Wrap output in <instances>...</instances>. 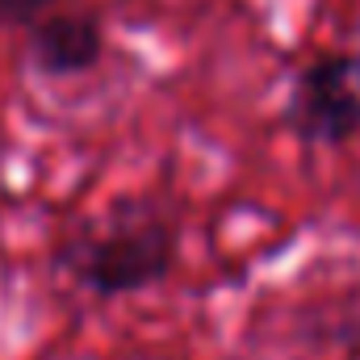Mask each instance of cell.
Segmentation results:
<instances>
[{"mask_svg": "<svg viewBox=\"0 0 360 360\" xmlns=\"http://www.w3.org/2000/svg\"><path fill=\"white\" fill-rule=\"evenodd\" d=\"M30 59L42 76H84L105 59V25L92 13H46L30 30Z\"/></svg>", "mask_w": 360, "mask_h": 360, "instance_id": "obj_3", "label": "cell"}, {"mask_svg": "<svg viewBox=\"0 0 360 360\" xmlns=\"http://www.w3.org/2000/svg\"><path fill=\"white\" fill-rule=\"evenodd\" d=\"M356 352H360V335H356Z\"/></svg>", "mask_w": 360, "mask_h": 360, "instance_id": "obj_5", "label": "cell"}, {"mask_svg": "<svg viewBox=\"0 0 360 360\" xmlns=\"http://www.w3.org/2000/svg\"><path fill=\"white\" fill-rule=\"evenodd\" d=\"M59 0H0V25H38L46 17V8Z\"/></svg>", "mask_w": 360, "mask_h": 360, "instance_id": "obj_4", "label": "cell"}, {"mask_svg": "<svg viewBox=\"0 0 360 360\" xmlns=\"http://www.w3.org/2000/svg\"><path fill=\"white\" fill-rule=\"evenodd\" d=\"M176 222L143 193L117 197L59 252V264L96 297H126L160 285L176 269Z\"/></svg>", "mask_w": 360, "mask_h": 360, "instance_id": "obj_1", "label": "cell"}, {"mask_svg": "<svg viewBox=\"0 0 360 360\" xmlns=\"http://www.w3.org/2000/svg\"><path fill=\"white\" fill-rule=\"evenodd\" d=\"M285 122L302 143L340 147L360 134V51H327L314 55L285 105Z\"/></svg>", "mask_w": 360, "mask_h": 360, "instance_id": "obj_2", "label": "cell"}]
</instances>
